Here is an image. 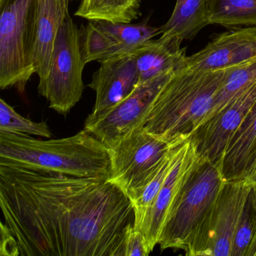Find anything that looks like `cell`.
<instances>
[{"mask_svg":"<svg viewBox=\"0 0 256 256\" xmlns=\"http://www.w3.org/2000/svg\"><path fill=\"white\" fill-rule=\"evenodd\" d=\"M88 86L96 92L91 115L100 114L126 98L140 83V76L132 54L100 62Z\"/></svg>","mask_w":256,"mask_h":256,"instance_id":"obj_12","label":"cell"},{"mask_svg":"<svg viewBox=\"0 0 256 256\" xmlns=\"http://www.w3.org/2000/svg\"><path fill=\"white\" fill-rule=\"evenodd\" d=\"M72 1H73V0H68V2H70V4L72 2Z\"/></svg>","mask_w":256,"mask_h":256,"instance_id":"obj_29","label":"cell"},{"mask_svg":"<svg viewBox=\"0 0 256 256\" xmlns=\"http://www.w3.org/2000/svg\"><path fill=\"white\" fill-rule=\"evenodd\" d=\"M74 16L89 20L113 22L112 0H82Z\"/></svg>","mask_w":256,"mask_h":256,"instance_id":"obj_24","label":"cell"},{"mask_svg":"<svg viewBox=\"0 0 256 256\" xmlns=\"http://www.w3.org/2000/svg\"><path fill=\"white\" fill-rule=\"evenodd\" d=\"M68 0H38L34 64L42 83L48 73L56 36L68 16Z\"/></svg>","mask_w":256,"mask_h":256,"instance_id":"obj_14","label":"cell"},{"mask_svg":"<svg viewBox=\"0 0 256 256\" xmlns=\"http://www.w3.org/2000/svg\"><path fill=\"white\" fill-rule=\"evenodd\" d=\"M227 70L192 71L182 66L156 98L145 130L168 142L190 138L209 115Z\"/></svg>","mask_w":256,"mask_h":256,"instance_id":"obj_3","label":"cell"},{"mask_svg":"<svg viewBox=\"0 0 256 256\" xmlns=\"http://www.w3.org/2000/svg\"><path fill=\"white\" fill-rule=\"evenodd\" d=\"M210 0H176L173 12L160 28L161 36L182 42L192 40L209 23Z\"/></svg>","mask_w":256,"mask_h":256,"instance_id":"obj_18","label":"cell"},{"mask_svg":"<svg viewBox=\"0 0 256 256\" xmlns=\"http://www.w3.org/2000/svg\"><path fill=\"white\" fill-rule=\"evenodd\" d=\"M247 180H248L254 186V188H256V166H254V168L252 170L250 176L247 178Z\"/></svg>","mask_w":256,"mask_h":256,"instance_id":"obj_27","label":"cell"},{"mask_svg":"<svg viewBox=\"0 0 256 256\" xmlns=\"http://www.w3.org/2000/svg\"><path fill=\"white\" fill-rule=\"evenodd\" d=\"M181 43L160 37L150 40L134 53L140 76V83L179 70L185 62L186 48Z\"/></svg>","mask_w":256,"mask_h":256,"instance_id":"obj_16","label":"cell"},{"mask_svg":"<svg viewBox=\"0 0 256 256\" xmlns=\"http://www.w3.org/2000/svg\"><path fill=\"white\" fill-rule=\"evenodd\" d=\"M1 256H19L17 241L8 226L1 222Z\"/></svg>","mask_w":256,"mask_h":256,"instance_id":"obj_26","label":"cell"},{"mask_svg":"<svg viewBox=\"0 0 256 256\" xmlns=\"http://www.w3.org/2000/svg\"><path fill=\"white\" fill-rule=\"evenodd\" d=\"M210 25L256 26V0H210Z\"/></svg>","mask_w":256,"mask_h":256,"instance_id":"obj_19","label":"cell"},{"mask_svg":"<svg viewBox=\"0 0 256 256\" xmlns=\"http://www.w3.org/2000/svg\"><path fill=\"white\" fill-rule=\"evenodd\" d=\"M252 184L224 181L214 205L186 246L188 256H230L236 224Z\"/></svg>","mask_w":256,"mask_h":256,"instance_id":"obj_8","label":"cell"},{"mask_svg":"<svg viewBox=\"0 0 256 256\" xmlns=\"http://www.w3.org/2000/svg\"><path fill=\"white\" fill-rule=\"evenodd\" d=\"M256 234V188L252 184L236 224L230 256H248Z\"/></svg>","mask_w":256,"mask_h":256,"instance_id":"obj_22","label":"cell"},{"mask_svg":"<svg viewBox=\"0 0 256 256\" xmlns=\"http://www.w3.org/2000/svg\"><path fill=\"white\" fill-rule=\"evenodd\" d=\"M188 140V139H187ZM187 140L175 145L162 162L160 167L144 188L140 197L132 203L134 211V228H138L150 209L160 188L176 161L178 156Z\"/></svg>","mask_w":256,"mask_h":256,"instance_id":"obj_21","label":"cell"},{"mask_svg":"<svg viewBox=\"0 0 256 256\" xmlns=\"http://www.w3.org/2000/svg\"><path fill=\"white\" fill-rule=\"evenodd\" d=\"M38 0H0V88L25 91L34 64Z\"/></svg>","mask_w":256,"mask_h":256,"instance_id":"obj_5","label":"cell"},{"mask_svg":"<svg viewBox=\"0 0 256 256\" xmlns=\"http://www.w3.org/2000/svg\"><path fill=\"white\" fill-rule=\"evenodd\" d=\"M256 164V102L230 140L220 170L224 180H247Z\"/></svg>","mask_w":256,"mask_h":256,"instance_id":"obj_15","label":"cell"},{"mask_svg":"<svg viewBox=\"0 0 256 256\" xmlns=\"http://www.w3.org/2000/svg\"><path fill=\"white\" fill-rule=\"evenodd\" d=\"M85 66L80 30L68 14L56 36L47 78L38 84V94L47 100L50 108L66 116L80 101Z\"/></svg>","mask_w":256,"mask_h":256,"instance_id":"obj_7","label":"cell"},{"mask_svg":"<svg viewBox=\"0 0 256 256\" xmlns=\"http://www.w3.org/2000/svg\"><path fill=\"white\" fill-rule=\"evenodd\" d=\"M256 82V58L228 68L212 109L206 119L220 112Z\"/></svg>","mask_w":256,"mask_h":256,"instance_id":"obj_20","label":"cell"},{"mask_svg":"<svg viewBox=\"0 0 256 256\" xmlns=\"http://www.w3.org/2000/svg\"><path fill=\"white\" fill-rule=\"evenodd\" d=\"M196 157L197 154L190 139H188L184 144L176 161L160 188L150 209L137 228L143 234L151 252L158 244L160 234L170 204L186 173L192 166Z\"/></svg>","mask_w":256,"mask_h":256,"instance_id":"obj_13","label":"cell"},{"mask_svg":"<svg viewBox=\"0 0 256 256\" xmlns=\"http://www.w3.org/2000/svg\"><path fill=\"white\" fill-rule=\"evenodd\" d=\"M96 22L102 32L106 41V60L131 54L154 37L161 34L160 28L150 26L146 22L136 24L104 20Z\"/></svg>","mask_w":256,"mask_h":256,"instance_id":"obj_17","label":"cell"},{"mask_svg":"<svg viewBox=\"0 0 256 256\" xmlns=\"http://www.w3.org/2000/svg\"><path fill=\"white\" fill-rule=\"evenodd\" d=\"M0 208L22 256H120L134 226L128 196L107 178L0 166Z\"/></svg>","mask_w":256,"mask_h":256,"instance_id":"obj_1","label":"cell"},{"mask_svg":"<svg viewBox=\"0 0 256 256\" xmlns=\"http://www.w3.org/2000/svg\"><path fill=\"white\" fill-rule=\"evenodd\" d=\"M140 0H138V2H140Z\"/></svg>","mask_w":256,"mask_h":256,"instance_id":"obj_30","label":"cell"},{"mask_svg":"<svg viewBox=\"0 0 256 256\" xmlns=\"http://www.w3.org/2000/svg\"><path fill=\"white\" fill-rule=\"evenodd\" d=\"M0 132L50 138L52 132L47 122H36L19 114L5 100H0Z\"/></svg>","mask_w":256,"mask_h":256,"instance_id":"obj_23","label":"cell"},{"mask_svg":"<svg viewBox=\"0 0 256 256\" xmlns=\"http://www.w3.org/2000/svg\"><path fill=\"white\" fill-rule=\"evenodd\" d=\"M248 256H256V234L253 240L251 247H250Z\"/></svg>","mask_w":256,"mask_h":256,"instance_id":"obj_28","label":"cell"},{"mask_svg":"<svg viewBox=\"0 0 256 256\" xmlns=\"http://www.w3.org/2000/svg\"><path fill=\"white\" fill-rule=\"evenodd\" d=\"M256 102V82L205 120L188 138L197 155L220 168L229 143Z\"/></svg>","mask_w":256,"mask_h":256,"instance_id":"obj_10","label":"cell"},{"mask_svg":"<svg viewBox=\"0 0 256 256\" xmlns=\"http://www.w3.org/2000/svg\"><path fill=\"white\" fill-rule=\"evenodd\" d=\"M150 252L142 232L131 226L126 233L120 256H148Z\"/></svg>","mask_w":256,"mask_h":256,"instance_id":"obj_25","label":"cell"},{"mask_svg":"<svg viewBox=\"0 0 256 256\" xmlns=\"http://www.w3.org/2000/svg\"><path fill=\"white\" fill-rule=\"evenodd\" d=\"M0 166L80 178H110L108 148L84 128L74 136L50 140L0 132Z\"/></svg>","mask_w":256,"mask_h":256,"instance_id":"obj_2","label":"cell"},{"mask_svg":"<svg viewBox=\"0 0 256 256\" xmlns=\"http://www.w3.org/2000/svg\"><path fill=\"white\" fill-rule=\"evenodd\" d=\"M184 140L168 142L148 132L144 126L134 128L107 146L110 162L109 180L134 203L169 151Z\"/></svg>","mask_w":256,"mask_h":256,"instance_id":"obj_6","label":"cell"},{"mask_svg":"<svg viewBox=\"0 0 256 256\" xmlns=\"http://www.w3.org/2000/svg\"><path fill=\"white\" fill-rule=\"evenodd\" d=\"M224 181L220 167L197 155L170 204L158 240L162 250H185Z\"/></svg>","mask_w":256,"mask_h":256,"instance_id":"obj_4","label":"cell"},{"mask_svg":"<svg viewBox=\"0 0 256 256\" xmlns=\"http://www.w3.org/2000/svg\"><path fill=\"white\" fill-rule=\"evenodd\" d=\"M256 58V26L220 34L204 48L186 56L184 67L198 72L226 70Z\"/></svg>","mask_w":256,"mask_h":256,"instance_id":"obj_11","label":"cell"},{"mask_svg":"<svg viewBox=\"0 0 256 256\" xmlns=\"http://www.w3.org/2000/svg\"><path fill=\"white\" fill-rule=\"evenodd\" d=\"M176 71L139 84L130 95L113 107L96 116L90 114L84 130L107 148L134 128L144 126L156 98Z\"/></svg>","mask_w":256,"mask_h":256,"instance_id":"obj_9","label":"cell"}]
</instances>
